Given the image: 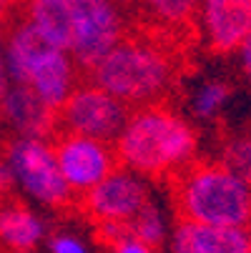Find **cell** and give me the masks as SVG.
<instances>
[{
	"instance_id": "obj_7",
	"label": "cell",
	"mask_w": 251,
	"mask_h": 253,
	"mask_svg": "<svg viewBox=\"0 0 251 253\" xmlns=\"http://www.w3.org/2000/svg\"><path fill=\"white\" fill-rule=\"evenodd\" d=\"M126 35L123 13L111 0H81L76 3V38L70 48L76 68L86 76L88 70Z\"/></svg>"
},
{
	"instance_id": "obj_19",
	"label": "cell",
	"mask_w": 251,
	"mask_h": 253,
	"mask_svg": "<svg viewBox=\"0 0 251 253\" xmlns=\"http://www.w3.org/2000/svg\"><path fill=\"white\" fill-rule=\"evenodd\" d=\"M48 251L50 253H88V248L70 233H55L48 238Z\"/></svg>"
},
{
	"instance_id": "obj_18",
	"label": "cell",
	"mask_w": 251,
	"mask_h": 253,
	"mask_svg": "<svg viewBox=\"0 0 251 253\" xmlns=\"http://www.w3.org/2000/svg\"><path fill=\"white\" fill-rule=\"evenodd\" d=\"M221 163H224L229 170H234L236 175H241L246 183H251V133H249V135L229 138V140L224 143Z\"/></svg>"
},
{
	"instance_id": "obj_27",
	"label": "cell",
	"mask_w": 251,
	"mask_h": 253,
	"mask_svg": "<svg viewBox=\"0 0 251 253\" xmlns=\"http://www.w3.org/2000/svg\"><path fill=\"white\" fill-rule=\"evenodd\" d=\"M0 126H3V118H0Z\"/></svg>"
},
{
	"instance_id": "obj_24",
	"label": "cell",
	"mask_w": 251,
	"mask_h": 253,
	"mask_svg": "<svg viewBox=\"0 0 251 253\" xmlns=\"http://www.w3.org/2000/svg\"><path fill=\"white\" fill-rule=\"evenodd\" d=\"M15 8H18V0H0V28H3V23L10 20Z\"/></svg>"
},
{
	"instance_id": "obj_14",
	"label": "cell",
	"mask_w": 251,
	"mask_h": 253,
	"mask_svg": "<svg viewBox=\"0 0 251 253\" xmlns=\"http://www.w3.org/2000/svg\"><path fill=\"white\" fill-rule=\"evenodd\" d=\"M46 238V223L28 203L0 198V248L5 253H33Z\"/></svg>"
},
{
	"instance_id": "obj_1",
	"label": "cell",
	"mask_w": 251,
	"mask_h": 253,
	"mask_svg": "<svg viewBox=\"0 0 251 253\" xmlns=\"http://www.w3.org/2000/svg\"><path fill=\"white\" fill-rule=\"evenodd\" d=\"M178 55L158 35H123L91 70L88 83L131 105L163 103L178 78Z\"/></svg>"
},
{
	"instance_id": "obj_11",
	"label": "cell",
	"mask_w": 251,
	"mask_h": 253,
	"mask_svg": "<svg viewBox=\"0 0 251 253\" xmlns=\"http://www.w3.org/2000/svg\"><path fill=\"white\" fill-rule=\"evenodd\" d=\"M15 85L30 88L43 103L58 111L76 88V63L65 50L48 45L28 63L23 78Z\"/></svg>"
},
{
	"instance_id": "obj_8",
	"label": "cell",
	"mask_w": 251,
	"mask_h": 253,
	"mask_svg": "<svg viewBox=\"0 0 251 253\" xmlns=\"http://www.w3.org/2000/svg\"><path fill=\"white\" fill-rule=\"evenodd\" d=\"M50 148L55 153V163L60 168L65 186L76 196L88 193L118 166L116 153L108 148V143L96 138L58 133L50 140Z\"/></svg>"
},
{
	"instance_id": "obj_9",
	"label": "cell",
	"mask_w": 251,
	"mask_h": 253,
	"mask_svg": "<svg viewBox=\"0 0 251 253\" xmlns=\"http://www.w3.org/2000/svg\"><path fill=\"white\" fill-rule=\"evenodd\" d=\"M199 20L208 50L231 55L251 33V0H201Z\"/></svg>"
},
{
	"instance_id": "obj_21",
	"label": "cell",
	"mask_w": 251,
	"mask_h": 253,
	"mask_svg": "<svg viewBox=\"0 0 251 253\" xmlns=\"http://www.w3.org/2000/svg\"><path fill=\"white\" fill-rule=\"evenodd\" d=\"M236 53H239V65H241V73H244L246 83H251V33L246 35V41L241 43V48H239Z\"/></svg>"
},
{
	"instance_id": "obj_15",
	"label": "cell",
	"mask_w": 251,
	"mask_h": 253,
	"mask_svg": "<svg viewBox=\"0 0 251 253\" xmlns=\"http://www.w3.org/2000/svg\"><path fill=\"white\" fill-rule=\"evenodd\" d=\"M43 38L70 55L76 38V3L70 0H23L20 13Z\"/></svg>"
},
{
	"instance_id": "obj_12",
	"label": "cell",
	"mask_w": 251,
	"mask_h": 253,
	"mask_svg": "<svg viewBox=\"0 0 251 253\" xmlns=\"http://www.w3.org/2000/svg\"><path fill=\"white\" fill-rule=\"evenodd\" d=\"M171 248L173 253H251V231L178 221Z\"/></svg>"
},
{
	"instance_id": "obj_22",
	"label": "cell",
	"mask_w": 251,
	"mask_h": 253,
	"mask_svg": "<svg viewBox=\"0 0 251 253\" xmlns=\"http://www.w3.org/2000/svg\"><path fill=\"white\" fill-rule=\"evenodd\" d=\"M111 253H153V251L149 246H143L141 241H136V238H123V241L111 246Z\"/></svg>"
},
{
	"instance_id": "obj_2",
	"label": "cell",
	"mask_w": 251,
	"mask_h": 253,
	"mask_svg": "<svg viewBox=\"0 0 251 253\" xmlns=\"http://www.w3.org/2000/svg\"><path fill=\"white\" fill-rule=\"evenodd\" d=\"M199 148L196 130L171 105L151 103L131 113L116 138V161L136 175L166 180L171 173L194 161Z\"/></svg>"
},
{
	"instance_id": "obj_6",
	"label": "cell",
	"mask_w": 251,
	"mask_h": 253,
	"mask_svg": "<svg viewBox=\"0 0 251 253\" xmlns=\"http://www.w3.org/2000/svg\"><path fill=\"white\" fill-rule=\"evenodd\" d=\"M151 201L146 183L131 170H111L98 186L78 196L76 211L93 226H126L133 215Z\"/></svg>"
},
{
	"instance_id": "obj_23",
	"label": "cell",
	"mask_w": 251,
	"mask_h": 253,
	"mask_svg": "<svg viewBox=\"0 0 251 253\" xmlns=\"http://www.w3.org/2000/svg\"><path fill=\"white\" fill-rule=\"evenodd\" d=\"M8 88V73H5V45H3V28H0V95Z\"/></svg>"
},
{
	"instance_id": "obj_4",
	"label": "cell",
	"mask_w": 251,
	"mask_h": 253,
	"mask_svg": "<svg viewBox=\"0 0 251 253\" xmlns=\"http://www.w3.org/2000/svg\"><path fill=\"white\" fill-rule=\"evenodd\" d=\"M0 153L10 166L15 191L53 211H76L78 196L65 186L48 140L15 135L5 143Z\"/></svg>"
},
{
	"instance_id": "obj_28",
	"label": "cell",
	"mask_w": 251,
	"mask_h": 253,
	"mask_svg": "<svg viewBox=\"0 0 251 253\" xmlns=\"http://www.w3.org/2000/svg\"><path fill=\"white\" fill-rule=\"evenodd\" d=\"M249 226H251V221H249Z\"/></svg>"
},
{
	"instance_id": "obj_16",
	"label": "cell",
	"mask_w": 251,
	"mask_h": 253,
	"mask_svg": "<svg viewBox=\"0 0 251 253\" xmlns=\"http://www.w3.org/2000/svg\"><path fill=\"white\" fill-rule=\"evenodd\" d=\"M126 228H128L131 238L141 241L143 246H149L153 253L161 251L163 238H166V223H163V215H161V211L153 201H149L146 206H143L126 223Z\"/></svg>"
},
{
	"instance_id": "obj_26",
	"label": "cell",
	"mask_w": 251,
	"mask_h": 253,
	"mask_svg": "<svg viewBox=\"0 0 251 253\" xmlns=\"http://www.w3.org/2000/svg\"><path fill=\"white\" fill-rule=\"evenodd\" d=\"M70 3H81V0H70Z\"/></svg>"
},
{
	"instance_id": "obj_5",
	"label": "cell",
	"mask_w": 251,
	"mask_h": 253,
	"mask_svg": "<svg viewBox=\"0 0 251 253\" xmlns=\"http://www.w3.org/2000/svg\"><path fill=\"white\" fill-rule=\"evenodd\" d=\"M128 118L131 108L126 103L116 100L93 83L76 85L68 100L58 108V133H73L111 143L121 135Z\"/></svg>"
},
{
	"instance_id": "obj_3",
	"label": "cell",
	"mask_w": 251,
	"mask_h": 253,
	"mask_svg": "<svg viewBox=\"0 0 251 253\" xmlns=\"http://www.w3.org/2000/svg\"><path fill=\"white\" fill-rule=\"evenodd\" d=\"M178 221L246 228L251 221V183L221 161H191L166 178Z\"/></svg>"
},
{
	"instance_id": "obj_25",
	"label": "cell",
	"mask_w": 251,
	"mask_h": 253,
	"mask_svg": "<svg viewBox=\"0 0 251 253\" xmlns=\"http://www.w3.org/2000/svg\"><path fill=\"white\" fill-rule=\"evenodd\" d=\"M111 3L123 13V10H131V8H136V3H138V0H111Z\"/></svg>"
},
{
	"instance_id": "obj_17",
	"label": "cell",
	"mask_w": 251,
	"mask_h": 253,
	"mask_svg": "<svg viewBox=\"0 0 251 253\" xmlns=\"http://www.w3.org/2000/svg\"><path fill=\"white\" fill-rule=\"evenodd\" d=\"M234 95V88L226 81H206L194 95H191V111L199 121H213L224 108L229 105Z\"/></svg>"
},
{
	"instance_id": "obj_13",
	"label": "cell",
	"mask_w": 251,
	"mask_h": 253,
	"mask_svg": "<svg viewBox=\"0 0 251 253\" xmlns=\"http://www.w3.org/2000/svg\"><path fill=\"white\" fill-rule=\"evenodd\" d=\"M141 25H149L151 35L178 41L191 35L199 20L201 0H138L136 3Z\"/></svg>"
},
{
	"instance_id": "obj_20",
	"label": "cell",
	"mask_w": 251,
	"mask_h": 253,
	"mask_svg": "<svg viewBox=\"0 0 251 253\" xmlns=\"http://www.w3.org/2000/svg\"><path fill=\"white\" fill-rule=\"evenodd\" d=\"M13 191H15V180H13L10 166H8L5 156L0 153V198H8Z\"/></svg>"
},
{
	"instance_id": "obj_10",
	"label": "cell",
	"mask_w": 251,
	"mask_h": 253,
	"mask_svg": "<svg viewBox=\"0 0 251 253\" xmlns=\"http://www.w3.org/2000/svg\"><path fill=\"white\" fill-rule=\"evenodd\" d=\"M0 118L20 138L53 140L58 133V111L25 85L8 83L0 95Z\"/></svg>"
}]
</instances>
